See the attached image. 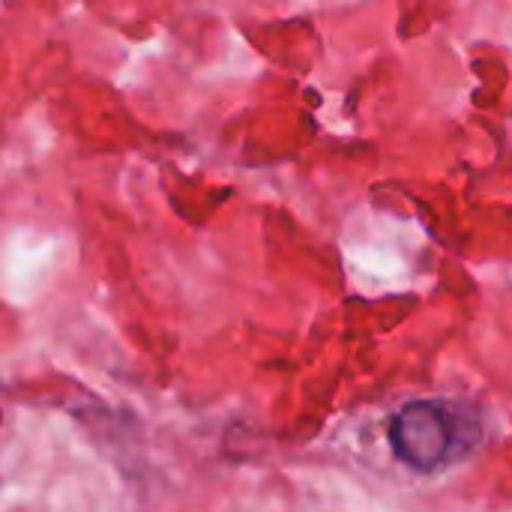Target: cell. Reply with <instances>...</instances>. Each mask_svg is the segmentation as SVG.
<instances>
[{"label": "cell", "instance_id": "6da1fadb", "mask_svg": "<svg viewBox=\"0 0 512 512\" xmlns=\"http://www.w3.org/2000/svg\"><path fill=\"white\" fill-rule=\"evenodd\" d=\"M456 438L453 411L429 399L405 405L390 423V444L396 456L420 474H432L447 465L456 453Z\"/></svg>", "mask_w": 512, "mask_h": 512}]
</instances>
